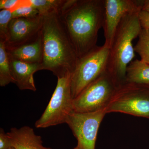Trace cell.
Wrapping results in <instances>:
<instances>
[{"label": "cell", "mask_w": 149, "mask_h": 149, "mask_svg": "<svg viewBox=\"0 0 149 149\" xmlns=\"http://www.w3.org/2000/svg\"><path fill=\"white\" fill-rule=\"evenodd\" d=\"M43 70L57 77L72 73L78 57L57 10L43 16Z\"/></svg>", "instance_id": "7a4b0ae2"}, {"label": "cell", "mask_w": 149, "mask_h": 149, "mask_svg": "<svg viewBox=\"0 0 149 149\" xmlns=\"http://www.w3.org/2000/svg\"><path fill=\"white\" fill-rule=\"evenodd\" d=\"M73 149H81V148H80V146H79L78 145H77V146H76L75 148H74Z\"/></svg>", "instance_id": "d4e9b609"}, {"label": "cell", "mask_w": 149, "mask_h": 149, "mask_svg": "<svg viewBox=\"0 0 149 149\" xmlns=\"http://www.w3.org/2000/svg\"><path fill=\"white\" fill-rule=\"evenodd\" d=\"M9 57L11 74L14 80L20 90H30L35 92L34 73L42 70V63H27Z\"/></svg>", "instance_id": "8fae6325"}, {"label": "cell", "mask_w": 149, "mask_h": 149, "mask_svg": "<svg viewBox=\"0 0 149 149\" xmlns=\"http://www.w3.org/2000/svg\"><path fill=\"white\" fill-rule=\"evenodd\" d=\"M125 82L149 87V64L141 60L133 61L127 67Z\"/></svg>", "instance_id": "5bb4252c"}, {"label": "cell", "mask_w": 149, "mask_h": 149, "mask_svg": "<svg viewBox=\"0 0 149 149\" xmlns=\"http://www.w3.org/2000/svg\"><path fill=\"white\" fill-rule=\"evenodd\" d=\"M104 10V0H77L69 10L59 15L78 58L97 46Z\"/></svg>", "instance_id": "6da1fadb"}, {"label": "cell", "mask_w": 149, "mask_h": 149, "mask_svg": "<svg viewBox=\"0 0 149 149\" xmlns=\"http://www.w3.org/2000/svg\"><path fill=\"white\" fill-rule=\"evenodd\" d=\"M29 3L37 9L41 15L54 10L58 11L63 0H29Z\"/></svg>", "instance_id": "e0dca14e"}, {"label": "cell", "mask_w": 149, "mask_h": 149, "mask_svg": "<svg viewBox=\"0 0 149 149\" xmlns=\"http://www.w3.org/2000/svg\"><path fill=\"white\" fill-rule=\"evenodd\" d=\"M39 15H40L39 11L30 5L28 0V4L21 6L13 11L12 18L33 17Z\"/></svg>", "instance_id": "d6986e66"}, {"label": "cell", "mask_w": 149, "mask_h": 149, "mask_svg": "<svg viewBox=\"0 0 149 149\" xmlns=\"http://www.w3.org/2000/svg\"><path fill=\"white\" fill-rule=\"evenodd\" d=\"M140 11L129 14L123 19L110 47L107 70L120 85L125 83L127 67L136 56L133 42L139 37L142 29L139 16Z\"/></svg>", "instance_id": "3957f363"}, {"label": "cell", "mask_w": 149, "mask_h": 149, "mask_svg": "<svg viewBox=\"0 0 149 149\" xmlns=\"http://www.w3.org/2000/svg\"><path fill=\"white\" fill-rule=\"evenodd\" d=\"M105 111L149 119V87L125 82L117 88Z\"/></svg>", "instance_id": "52a82bcc"}, {"label": "cell", "mask_w": 149, "mask_h": 149, "mask_svg": "<svg viewBox=\"0 0 149 149\" xmlns=\"http://www.w3.org/2000/svg\"><path fill=\"white\" fill-rule=\"evenodd\" d=\"M13 10H2L0 11V40L6 42L10 22L12 19Z\"/></svg>", "instance_id": "ac0fdd59"}, {"label": "cell", "mask_w": 149, "mask_h": 149, "mask_svg": "<svg viewBox=\"0 0 149 149\" xmlns=\"http://www.w3.org/2000/svg\"><path fill=\"white\" fill-rule=\"evenodd\" d=\"M12 147L11 142L7 133L2 128L0 129V149H10Z\"/></svg>", "instance_id": "44dd1931"}, {"label": "cell", "mask_w": 149, "mask_h": 149, "mask_svg": "<svg viewBox=\"0 0 149 149\" xmlns=\"http://www.w3.org/2000/svg\"><path fill=\"white\" fill-rule=\"evenodd\" d=\"M10 149H15L14 148H13V147H12V148H10Z\"/></svg>", "instance_id": "484cf974"}, {"label": "cell", "mask_w": 149, "mask_h": 149, "mask_svg": "<svg viewBox=\"0 0 149 149\" xmlns=\"http://www.w3.org/2000/svg\"><path fill=\"white\" fill-rule=\"evenodd\" d=\"M139 16L142 28L149 29V13L141 10Z\"/></svg>", "instance_id": "603a6c76"}, {"label": "cell", "mask_w": 149, "mask_h": 149, "mask_svg": "<svg viewBox=\"0 0 149 149\" xmlns=\"http://www.w3.org/2000/svg\"><path fill=\"white\" fill-rule=\"evenodd\" d=\"M72 73L57 77L56 86L47 106L36 121L37 128H47L65 123L70 115L74 111L71 90Z\"/></svg>", "instance_id": "8992f818"}, {"label": "cell", "mask_w": 149, "mask_h": 149, "mask_svg": "<svg viewBox=\"0 0 149 149\" xmlns=\"http://www.w3.org/2000/svg\"><path fill=\"white\" fill-rule=\"evenodd\" d=\"M28 3V1H19V0H1L0 1V9L9 10L13 11L14 10L21 6L25 5Z\"/></svg>", "instance_id": "ffe728a7"}, {"label": "cell", "mask_w": 149, "mask_h": 149, "mask_svg": "<svg viewBox=\"0 0 149 149\" xmlns=\"http://www.w3.org/2000/svg\"><path fill=\"white\" fill-rule=\"evenodd\" d=\"M15 149H52L43 146L42 137L36 135L34 129L28 126L11 128L7 133Z\"/></svg>", "instance_id": "4fadbf2b"}, {"label": "cell", "mask_w": 149, "mask_h": 149, "mask_svg": "<svg viewBox=\"0 0 149 149\" xmlns=\"http://www.w3.org/2000/svg\"><path fill=\"white\" fill-rule=\"evenodd\" d=\"M119 86L107 70L73 99V111L83 113L105 110Z\"/></svg>", "instance_id": "5b68a950"}, {"label": "cell", "mask_w": 149, "mask_h": 149, "mask_svg": "<svg viewBox=\"0 0 149 149\" xmlns=\"http://www.w3.org/2000/svg\"><path fill=\"white\" fill-rule=\"evenodd\" d=\"M6 50L11 58L27 63H42L44 52L42 31L33 40L19 46L6 48Z\"/></svg>", "instance_id": "7c38bea8"}, {"label": "cell", "mask_w": 149, "mask_h": 149, "mask_svg": "<svg viewBox=\"0 0 149 149\" xmlns=\"http://www.w3.org/2000/svg\"><path fill=\"white\" fill-rule=\"evenodd\" d=\"M138 37L134 51L140 56L141 61L149 64V29L142 28Z\"/></svg>", "instance_id": "2e32d148"}, {"label": "cell", "mask_w": 149, "mask_h": 149, "mask_svg": "<svg viewBox=\"0 0 149 149\" xmlns=\"http://www.w3.org/2000/svg\"><path fill=\"white\" fill-rule=\"evenodd\" d=\"M105 110L90 113L72 112L66 123L81 149H95L100 125L107 114Z\"/></svg>", "instance_id": "ba28073f"}, {"label": "cell", "mask_w": 149, "mask_h": 149, "mask_svg": "<svg viewBox=\"0 0 149 149\" xmlns=\"http://www.w3.org/2000/svg\"><path fill=\"white\" fill-rule=\"evenodd\" d=\"M103 28L104 44L110 47L116 31L123 19L141 10L138 0H104Z\"/></svg>", "instance_id": "9c48e42d"}, {"label": "cell", "mask_w": 149, "mask_h": 149, "mask_svg": "<svg viewBox=\"0 0 149 149\" xmlns=\"http://www.w3.org/2000/svg\"><path fill=\"white\" fill-rule=\"evenodd\" d=\"M14 83L11 74L9 57L3 40H0V86L5 87Z\"/></svg>", "instance_id": "9a60e30c"}, {"label": "cell", "mask_w": 149, "mask_h": 149, "mask_svg": "<svg viewBox=\"0 0 149 149\" xmlns=\"http://www.w3.org/2000/svg\"><path fill=\"white\" fill-rule=\"evenodd\" d=\"M43 16L12 18L9 24L6 47H17L33 40L41 32Z\"/></svg>", "instance_id": "30bf717a"}, {"label": "cell", "mask_w": 149, "mask_h": 149, "mask_svg": "<svg viewBox=\"0 0 149 149\" xmlns=\"http://www.w3.org/2000/svg\"><path fill=\"white\" fill-rule=\"evenodd\" d=\"M77 0H63L61 6L59 10V15L63 14L69 10L77 2Z\"/></svg>", "instance_id": "7402d4cb"}, {"label": "cell", "mask_w": 149, "mask_h": 149, "mask_svg": "<svg viewBox=\"0 0 149 149\" xmlns=\"http://www.w3.org/2000/svg\"><path fill=\"white\" fill-rule=\"evenodd\" d=\"M141 11L149 13V0H138Z\"/></svg>", "instance_id": "cb8c5ba5"}, {"label": "cell", "mask_w": 149, "mask_h": 149, "mask_svg": "<svg viewBox=\"0 0 149 149\" xmlns=\"http://www.w3.org/2000/svg\"><path fill=\"white\" fill-rule=\"evenodd\" d=\"M110 47L106 44L95 47L78 58L71 79L72 98H76L107 70Z\"/></svg>", "instance_id": "277c9868"}]
</instances>
